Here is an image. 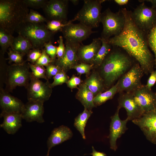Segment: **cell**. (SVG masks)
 <instances>
[{"label": "cell", "instance_id": "cell-1", "mask_svg": "<svg viewBox=\"0 0 156 156\" xmlns=\"http://www.w3.org/2000/svg\"><path fill=\"white\" fill-rule=\"evenodd\" d=\"M121 10L125 18L124 28L119 35L110 38L108 42L112 46L123 50L139 64L144 73L151 74L154 70V57L149 48L146 34L135 24L131 11L126 8Z\"/></svg>", "mask_w": 156, "mask_h": 156}, {"label": "cell", "instance_id": "cell-2", "mask_svg": "<svg viewBox=\"0 0 156 156\" xmlns=\"http://www.w3.org/2000/svg\"><path fill=\"white\" fill-rule=\"evenodd\" d=\"M112 48L100 66L95 69L98 71L103 79L106 90L113 86L115 83L133 64L132 58L119 48Z\"/></svg>", "mask_w": 156, "mask_h": 156}, {"label": "cell", "instance_id": "cell-3", "mask_svg": "<svg viewBox=\"0 0 156 156\" xmlns=\"http://www.w3.org/2000/svg\"><path fill=\"white\" fill-rule=\"evenodd\" d=\"M23 0H0V28L12 35L29 12Z\"/></svg>", "mask_w": 156, "mask_h": 156}, {"label": "cell", "instance_id": "cell-4", "mask_svg": "<svg viewBox=\"0 0 156 156\" xmlns=\"http://www.w3.org/2000/svg\"><path fill=\"white\" fill-rule=\"evenodd\" d=\"M16 31L19 35L30 41L33 49L41 50L44 48L46 43L53 41L55 34L47 29L44 23L25 22L18 27Z\"/></svg>", "mask_w": 156, "mask_h": 156}, {"label": "cell", "instance_id": "cell-5", "mask_svg": "<svg viewBox=\"0 0 156 156\" xmlns=\"http://www.w3.org/2000/svg\"><path fill=\"white\" fill-rule=\"evenodd\" d=\"M26 61L21 64H12L8 65L6 74L5 90L12 92L17 86H24L26 88L30 81L31 72Z\"/></svg>", "mask_w": 156, "mask_h": 156}, {"label": "cell", "instance_id": "cell-6", "mask_svg": "<svg viewBox=\"0 0 156 156\" xmlns=\"http://www.w3.org/2000/svg\"><path fill=\"white\" fill-rule=\"evenodd\" d=\"M100 22L103 27L100 38L108 40L121 32L124 28L125 18L121 9L114 13L108 8L101 13Z\"/></svg>", "mask_w": 156, "mask_h": 156}, {"label": "cell", "instance_id": "cell-7", "mask_svg": "<svg viewBox=\"0 0 156 156\" xmlns=\"http://www.w3.org/2000/svg\"><path fill=\"white\" fill-rule=\"evenodd\" d=\"M105 0H85L82 8L73 18L92 28L99 26L102 3Z\"/></svg>", "mask_w": 156, "mask_h": 156}, {"label": "cell", "instance_id": "cell-8", "mask_svg": "<svg viewBox=\"0 0 156 156\" xmlns=\"http://www.w3.org/2000/svg\"><path fill=\"white\" fill-rule=\"evenodd\" d=\"M144 72L139 64L134 63L131 68L117 81L118 92L131 93L142 86Z\"/></svg>", "mask_w": 156, "mask_h": 156}, {"label": "cell", "instance_id": "cell-9", "mask_svg": "<svg viewBox=\"0 0 156 156\" xmlns=\"http://www.w3.org/2000/svg\"><path fill=\"white\" fill-rule=\"evenodd\" d=\"M131 14L136 25L146 34L156 23V9L147 6L144 3L131 12Z\"/></svg>", "mask_w": 156, "mask_h": 156}, {"label": "cell", "instance_id": "cell-10", "mask_svg": "<svg viewBox=\"0 0 156 156\" xmlns=\"http://www.w3.org/2000/svg\"><path fill=\"white\" fill-rule=\"evenodd\" d=\"M49 80L45 82L35 77L31 72L30 81L26 89L28 101H38L44 102L49 99L52 88Z\"/></svg>", "mask_w": 156, "mask_h": 156}, {"label": "cell", "instance_id": "cell-11", "mask_svg": "<svg viewBox=\"0 0 156 156\" xmlns=\"http://www.w3.org/2000/svg\"><path fill=\"white\" fill-rule=\"evenodd\" d=\"M69 0H47L42 8L48 20H55L66 23Z\"/></svg>", "mask_w": 156, "mask_h": 156}, {"label": "cell", "instance_id": "cell-12", "mask_svg": "<svg viewBox=\"0 0 156 156\" xmlns=\"http://www.w3.org/2000/svg\"><path fill=\"white\" fill-rule=\"evenodd\" d=\"M92 29L80 22L77 24L71 23L63 27L61 32L65 40L82 44V42L91 35L96 32Z\"/></svg>", "mask_w": 156, "mask_h": 156}, {"label": "cell", "instance_id": "cell-13", "mask_svg": "<svg viewBox=\"0 0 156 156\" xmlns=\"http://www.w3.org/2000/svg\"><path fill=\"white\" fill-rule=\"evenodd\" d=\"M132 121L140 127L148 140L156 144V110Z\"/></svg>", "mask_w": 156, "mask_h": 156}, {"label": "cell", "instance_id": "cell-14", "mask_svg": "<svg viewBox=\"0 0 156 156\" xmlns=\"http://www.w3.org/2000/svg\"><path fill=\"white\" fill-rule=\"evenodd\" d=\"M81 44L65 40V51L61 58L56 59L53 63L66 73L79 63L77 50Z\"/></svg>", "mask_w": 156, "mask_h": 156}, {"label": "cell", "instance_id": "cell-15", "mask_svg": "<svg viewBox=\"0 0 156 156\" xmlns=\"http://www.w3.org/2000/svg\"><path fill=\"white\" fill-rule=\"evenodd\" d=\"M144 114L156 110V94L143 85L132 92Z\"/></svg>", "mask_w": 156, "mask_h": 156}, {"label": "cell", "instance_id": "cell-16", "mask_svg": "<svg viewBox=\"0 0 156 156\" xmlns=\"http://www.w3.org/2000/svg\"><path fill=\"white\" fill-rule=\"evenodd\" d=\"M120 94L118 99V107L123 108L126 110L127 118L132 120L142 116L144 113L136 101L131 93L123 92Z\"/></svg>", "mask_w": 156, "mask_h": 156}, {"label": "cell", "instance_id": "cell-17", "mask_svg": "<svg viewBox=\"0 0 156 156\" xmlns=\"http://www.w3.org/2000/svg\"><path fill=\"white\" fill-rule=\"evenodd\" d=\"M120 109L118 106L115 114L111 118V121L109 129V142L110 148L114 151H116L117 148V140L127 130V124L129 120L127 118L124 120L120 119L119 115Z\"/></svg>", "mask_w": 156, "mask_h": 156}, {"label": "cell", "instance_id": "cell-18", "mask_svg": "<svg viewBox=\"0 0 156 156\" xmlns=\"http://www.w3.org/2000/svg\"><path fill=\"white\" fill-rule=\"evenodd\" d=\"M43 104L44 102L40 101H28L25 104L21 113L22 119L29 122L43 123Z\"/></svg>", "mask_w": 156, "mask_h": 156}, {"label": "cell", "instance_id": "cell-19", "mask_svg": "<svg viewBox=\"0 0 156 156\" xmlns=\"http://www.w3.org/2000/svg\"><path fill=\"white\" fill-rule=\"evenodd\" d=\"M0 89V106L1 112L21 114L25 104L5 89Z\"/></svg>", "mask_w": 156, "mask_h": 156}, {"label": "cell", "instance_id": "cell-20", "mask_svg": "<svg viewBox=\"0 0 156 156\" xmlns=\"http://www.w3.org/2000/svg\"><path fill=\"white\" fill-rule=\"evenodd\" d=\"M101 45L100 38L93 39L90 44L85 45L81 44L77 52L79 63L91 64Z\"/></svg>", "mask_w": 156, "mask_h": 156}, {"label": "cell", "instance_id": "cell-21", "mask_svg": "<svg viewBox=\"0 0 156 156\" xmlns=\"http://www.w3.org/2000/svg\"><path fill=\"white\" fill-rule=\"evenodd\" d=\"M0 117L3 120L0 127L8 134H15L22 126V119L21 113L1 112Z\"/></svg>", "mask_w": 156, "mask_h": 156}, {"label": "cell", "instance_id": "cell-22", "mask_svg": "<svg viewBox=\"0 0 156 156\" xmlns=\"http://www.w3.org/2000/svg\"><path fill=\"white\" fill-rule=\"evenodd\" d=\"M73 135L70 129L63 125L55 128L48 138L47 141L48 148L47 154L49 155L51 149L71 138Z\"/></svg>", "mask_w": 156, "mask_h": 156}, {"label": "cell", "instance_id": "cell-23", "mask_svg": "<svg viewBox=\"0 0 156 156\" xmlns=\"http://www.w3.org/2000/svg\"><path fill=\"white\" fill-rule=\"evenodd\" d=\"M94 96L105 90L104 81L98 71L93 69L83 82Z\"/></svg>", "mask_w": 156, "mask_h": 156}, {"label": "cell", "instance_id": "cell-24", "mask_svg": "<svg viewBox=\"0 0 156 156\" xmlns=\"http://www.w3.org/2000/svg\"><path fill=\"white\" fill-rule=\"evenodd\" d=\"M78 90L75 95L76 98L89 110L96 107L94 100V96L83 82L79 86Z\"/></svg>", "mask_w": 156, "mask_h": 156}, {"label": "cell", "instance_id": "cell-25", "mask_svg": "<svg viewBox=\"0 0 156 156\" xmlns=\"http://www.w3.org/2000/svg\"><path fill=\"white\" fill-rule=\"evenodd\" d=\"M10 48L12 50L18 52L24 56L33 49V47L28 39L18 35L17 37H14Z\"/></svg>", "mask_w": 156, "mask_h": 156}, {"label": "cell", "instance_id": "cell-26", "mask_svg": "<svg viewBox=\"0 0 156 156\" xmlns=\"http://www.w3.org/2000/svg\"><path fill=\"white\" fill-rule=\"evenodd\" d=\"M100 38L102 45L91 64L93 65V69L97 68L100 66L113 47L109 43L108 40Z\"/></svg>", "mask_w": 156, "mask_h": 156}, {"label": "cell", "instance_id": "cell-27", "mask_svg": "<svg viewBox=\"0 0 156 156\" xmlns=\"http://www.w3.org/2000/svg\"><path fill=\"white\" fill-rule=\"evenodd\" d=\"M92 113V110L84 108L83 111L75 119L74 126L81 134L83 138L86 139L85 128L88 119Z\"/></svg>", "mask_w": 156, "mask_h": 156}, {"label": "cell", "instance_id": "cell-28", "mask_svg": "<svg viewBox=\"0 0 156 156\" xmlns=\"http://www.w3.org/2000/svg\"><path fill=\"white\" fill-rule=\"evenodd\" d=\"M118 83L117 82L109 89L94 96V102L96 107L99 106L107 101L112 99L118 93Z\"/></svg>", "mask_w": 156, "mask_h": 156}, {"label": "cell", "instance_id": "cell-29", "mask_svg": "<svg viewBox=\"0 0 156 156\" xmlns=\"http://www.w3.org/2000/svg\"><path fill=\"white\" fill-rule=\"evenodd\" d=\"M14 37L12 35L0 28V53L4 55L11 45Z\"/></svg>", "mask_w": 156, "mask_h": 156}, {"label": "cell", "instance_id": "cell-30", "mask_svg": "<svg viewBox=\"0 0 156 156\" xmlns=\"http://www.w3.org/2000/svg\"><path fill=\"white\" fill-rule=\"evenodd\" d=\"M146 37L149 47L154 54L155 65L156 66V23L147 32Z\"/></svg>", "mask_w": 156, "mask_h": 156}, {"label": "cell", "instance_id": "cell-31", "mask_svg": "<svg viewBox=\"0 0 156 156\" xmlns=\"http://www.w3.org/2000/svg\"><path fill=\"white\" fill-rule=\"evenodd\" d=\"M48 20L38 12L30 9L27 15L25 22L33 23H46Z\"/></svg>", "mask_w": 156, "mask_h": 156}, {"label": "cell", "instance_id": "cell-32", "mask_svg": "<svg viewBox=\"0 0 156 156\" xmlns=\"http://www.w3.org/2000/svg\"><path fill=\"white\" fill-rule=\"evenodd\" d=\"M74 21L75 20L73 19L69 21L67 23H64L57 21L48 20L46 23V25L48 30L55 34L58 31H61L63 27Z\"/></svg>", "mask_w": 156, "mask_h": 156}, {"label": "cell", "instance_id": "cell-33", "mask_svg": "<svg viewBox=\"0 0 156 156\" xmlns=\"http://www.w3.org/2000/svg\"><path fill=\"white\" fill-rule=\"evenodd\" d=\"M9 51L7 52L8 58L6 60L9 61L10 64H21L25 62L26 61L23 59L24 55L22 54L15 51L12 50L10 47L8 49Z\"/></svg>", "mask_w": 156, "mask_h": 156}, {"label": "cell", "instance_id": "cell-34", "mask_svg": "<svg viewBox=\"0 0 156 156\" xmlns=\"http://www.w3.org/2000/svg\"><path fill=\"white\" fill-rule=\"evenodd\" d=\"M29 69L33 75L36 78L40 79H43L46 81L48 80L46 76V68L44 66L33 64L28 62Z\"/></svg>", "mask_w": 156, "mask_h": 156}, {"label": "cell", "instance_id": "cell-35", "mask_svg": "<svg viewBox=\"0 0 156 156\" xmlns=\"http://www.w3.org/2000/svg\"><path fill=\"white\" fill-rule=\"evenodd\" d=\"M53 78V82L50 84V86L52 88L64 83H66L69 79V77L66 73L62 70L57 73Z\"/></svg>", "mask_w": 156, "mask_h": 156}, {"label": "cell", "instance_id": "cell-36", "mask_svg": "<svg viewBox=\"0 0 156 156\" xmlns=\"http://www.w3.org/2000/svg\"><path fill=\"white\" fill-rule=\"evenodd\" d=\"M72 69L75 70L79 75L85 74L88 76L90 74L91 70L93 69V67L92 64L79 63L74 66Z\"/></svg>", "mask_w": 156, "mask_h": 156}, {"label": "cell", "instance_id": "cell-37", "mask_svg": "<svg viewBox=\"0 0 156 156\" xmlns=\"http://www.w3.org/2000/svg\"><path fill=\"white\" fill-rule=\"evenodd\" d=\"M6 60L4 55L0 53V89L3 88V84L5 83L6 72L8 66L6 63Z\"/></svg>", "mask_w": 156, "mask_h": 156}, {"label": "cell", "instance_id": "cell-38", "mask_svg": "<svg viewBox=\"0 0 156 156\" xmlns=\"http://www.w3.org/2000/svg\"><path fill=\"white\" fill-rule=\"evenodd\" d=\"M52 43V41L46 43L44 45V49L46 53L55 62L57 59V47L53 45Z\"/></svg>", "mask_w": 156, "mask_h": 156}, {"label": "cell", "instance_id": "cell-39", "mask_svg": "<svg viewBox=\"0 0 156 156\" xmlns=\"http://www.w3.org/2000/svg\"><path fill=\"white\" fill-rule=\"evenodd\" d=\"M45 67L46 76L48 80L52 77H53L62 70L59 67L53 63L48 64Z\"/></svg>", "mask_w": 156, "mask_h": 156}, {"label": "cell", "instance_id": "cell-40", "mask_svg": "<svg viewBox=\"0 0 156 156\" xmlns=\"http://www.w3.org/2000/svg\"><path fill=\"white\" fill-rule=\"evenodd\" d=\"M41 53L42 50L32 49L27 54V59L26 61L34 64L41 56Z\"/></svg>", "mask_w": 156, "mask_h": 156}, {"label": "cell", "instance_id": "cell-41", "mask_svg": "<svg viewBox=\"0 0 156 156\" xmlns=\"http://www.w3.org/2000/svg\"><path fill=\"white\" fill-rule=\"evenodd\" d=\"M54 62V61L46 53L45 50L43 48L42 49V53L41 56L34 64L45 66Z\"/></svg>", "mask_w": 156, "mask_h": 156}, {"label": "cell", "instance_id": "cell-42", "mask_svg": "<svg viewBox=\"0 0 156 156\" xmlns=\"http://www.w3.org/2000/svg\"><path fill=\"white\" fill-rule=\"evenodd\" d=\"M28 7L34 9L42 8L46 4L47 0H23Z\"/></svg>", "mask_w": 156, "mask_h": 156}, {"label": "cell", "instance_id": "cell-43", "mask_svg": "<svg viewBox=\"0 0 156 156\" xmlns=\"http://www.w3.org/2000/svg\"><path fill=\"white\" fill-rule=\"evenodd\" d=\"M83 82L80 76H76L73 75L66 83L67 86L71 90L74 88L78 89V86H79Z\"/></svg>", "mask_w": 156, "mask_h": 156}, {"label": "cell", "instance_id": "cell-44", "mask_svg": "<svg viewBox=\"0 0 156 156\" xmlns=\"http://www.w3.org/2000/svg\"><path fill=\"white\" fill-rule=\"evenodd\" d=\"M58 46L57 47V59L61 58L64 55L65 51V46L63 42V37L62 36L59 37L58 41Z\"/></svg>", "mask_w": 156, "mask_h": 156}, {"label": "cell", "instance_id": "cell-45", "mask_svg": "<svg viewBox=\"0 0 156 156\" xmlns=\"http://www.w3.org/2000/svg\"><path fill=\"white\" fill-rule=\"evenodd\" d=\"M156 82V70L152 71L147 81L146 86L148 89L151 90Z\"/></svg>", "mask_w": 156, "mask_h": 156}, {"label": "cell", "instance_id": "cell-46", "mask_svg": "<svg viewBox=\"0 0 156 156\" xmlns=\"http://www.w3.org/2000/svg\"><path fill=\"white\" fill-rule=\"evenodd\" d=\"M92 152L91 154L92 156H106L105 153L96 151L93 146H92Z\"/></svg>", "mask_w": 156, "mask_h": 156}, {"label": "cell", "instance_id": "cell-47", "mask_svg": "<svg viewBox=\"0 0 156 156\" xmlns=\"http://www.w3.org/2000/svg\"><path fill=\"white\" fill-rule=\"evenodd\" d=\"M114 1L118 4L122 5L126 4L129 1L128 0H114Z\"/></svg>", "mask_w": 156, "mask_h": 156}, {"label": "cell", "instance_id": "cell-48", "mask_svg": "<svg viewBox=\"0 0 156 156\" xmlns=\"http://www.w3.org/2000/svg\"><path fill=\"white\" fill-rule=\"evenodd\" d=\"M144 1L151 2L152 5V7L154 9H156V0H147Z\"/></svg>", "mask_w": 156, "mask_h": 156}, {"label": "cell", "instance_id": "cell-49", "mask_svg": "<svg viewBox=\"0 0 156 156\" xmlns=\"http://www.w3.org/2000/svg\"><path fill=\"white\" fill-rule=\"evenodd\" d=\"M70 1L75 5H77L79 2V1L78 0H71Z\"/></svg>", "mask_w": 156, "mask_h": 156}, {"label": "cell", "instance_id": "cell-50", "mask_svg": "<svg viewBox=\"0 0 156 156\" xmlns=\"http://www.w3.org/2000/svg\"><path fill=\"white\" fill-rule=\"evenodd\" d=\"M49 156V155H48V154H47V155L46 156Z\"/></svg>", "mask_w": 156, "mask_h": 156}, {"label": "cell", "instance_id": "cell-51", "mask_svg": "<svg viewBox=\"0 0 156 156\" xmlns=\"http://www.w3.org/2000/svg\"><path fill=\"white\" fill-rule=\"evenodd\" d=\"M156 94V92H155Z\"/></svg>", "mask_w": 156, "mask_h": 156}, {"label": "cell", "instance_id": "cell-52", "mask_svg": "<svg viewBox=\"0 0 156 156\" xmlns=\"http://www.w3.org/2000/svg\"></svg>", "mask_w": 156, "mask_h": 156}]
</instances>
